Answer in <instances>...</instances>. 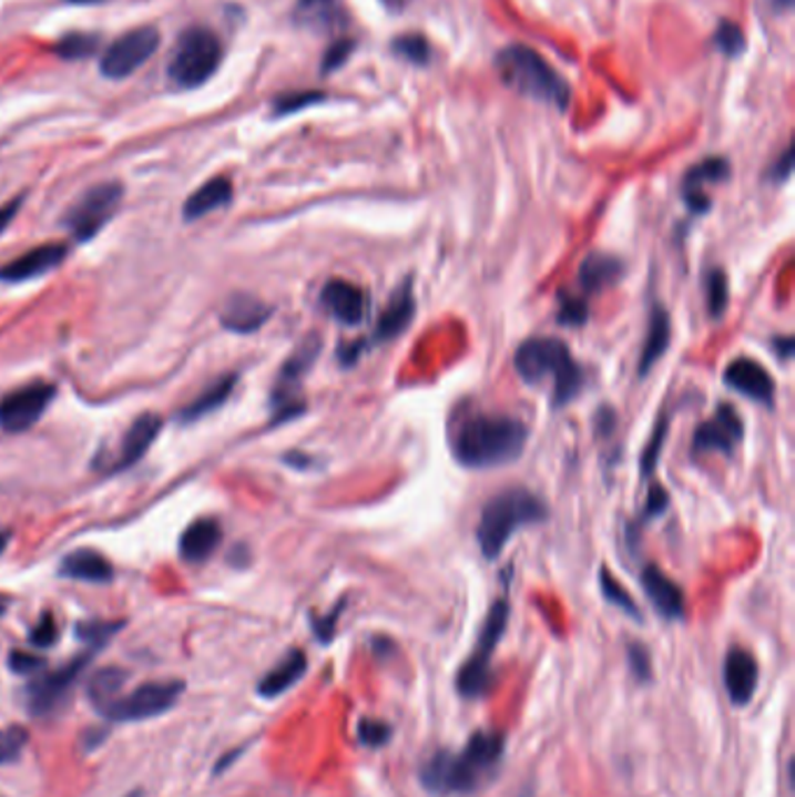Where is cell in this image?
Returning <instances> with one entry per match:
<instances>
[{
    "label": "cell",
    "instance_id": "cell-1",
    "mask_svg": "<svg viewBox=\"0 0 795 797\" xmlns=\"http://www.w3.org/2000/svg\"><path fill=\"white\" fill-rule=\"evenodd\" d=\"M504 756L502 733H476L462 750H437L422 769L420 784L431 795H467L492 779Z\"/></svg>",
    "mask_w": 795,
    "mask_h": 797
},
{
    "label": "cell",
    "instance_id": "cell-2",
    "mask_svg": "<svg viewBox=\"0 0 795 797\" xmlns=\"http://www.w3.org/2000/svg\"><path fill=\"white\" fill-rule=\"evenodd\" d=\"M530 439V427L511 416L479 413L452 431L450 448L467 469H497L516 462Z\"/></svg>",
    "mask_w": 795,
    "mask_h": 797
},
{
    "label": "cell",
    "instance_id": "cell-3",
    "mask_svg": "<svg viewBox=\"0 0 795 797\" xmlns=\"http://www.w3.org/2000/svg\"><path fill=\"white\" fill-rule=\"evenodd\" d=\"M513 369L522 382L541 385L551 378V406L564 408L572 403L585 385L583 369L577 364L572 350L560 338L534 336L513 355Z\"/></svg>",
    "mask_w": 795,
    "mask_h": 797
},
{
    "label": "cell",
    "instance_id": "cell-4",
    "mask_svg": "<svg viewBox=\"0 0 795 797\" xmlns=\"http://www.w3.org/2000/svg\"><path fill=\"white\" fill-rule=\"evenodd\" d=\"M549 518L551 509L539 494L520 486L507 488L483 507L479 525H476V541H479L486 560H497L520 528L539 525Z\"/></svg>",
    "mask_w": 795,
    "mask_h": 797
},
{
    "label": "cell",
    "instance_id": "cell-5",
    "mask_svg": "<svg viewBox=\"0 0 795 797\" xmlns=\"http://www.w3.org/2000/svg\"><path fill=\"white\" fill-rule=\"evenodd\" d=\"M495 68L502 82L520 96L556 105L558 110H564L570 103V84L547 59L526 44H509L495 57Z\"/></svg>",
    "mask_w": 795,
    "mask_h": 797
},
{
    "label": "cell",
    "instance_id": "cell-6",
    "mask_svg": "<svg viewBox=\"0 0 795 797\" xmlns=\"http://www.w3.org/2000/svg\"><path fill=\"white\" fill-rule=\"evenodd\" d=\"M222 63L220 38L203 27H192L175 40L169 59V78L180 89H196L206 84Z\"/></svg>",
    "mask_w": 795,
    "mask_h": 797
},
{
    "label": "cell",
    "instance_id": "cell-7",
    "mask_svg": "<svg viewBox=\"0 0 795 797\" xmlns=\"http://www.w3.org/2000/svg\"><path fill=\"white\" fill-rule=\"evenodd\" d=\"M323 352V336L308 334L297 346L276 376V385L271 390V422L283 425L297 420L306 413V403L302 399V382L313 369L315 359Z\"/></svg>",
    "mask_w": 795,
    "mask_h": 797
},
{
    "label": "cell",
    "instance_id": "cell-8",
    "mask_svg": "<svg viewBox=\"0 0 795 797\" xmlns=\"http://www.w3.org/2000/svg\"><path fill=\"white\" fill-rule=\"evenodd\" d=\"M509 613H511V606H509L507 600H497L490 606L488 616L483 621V627L479 632V640H476L473 653L469 655V660L458 672L456 686H458V693L462 697L476 699V697H483L490 691L492 655H495L499 642H502L504 632H507Z\"/></svg>",
    "mask_w": 795,
    "mask_h": 797
},
{
    "label": "cell",
    "instance_id": "cell-9",
    "mask_svg": "<svg viewBox=\"0 0 795 797\" xmlns=\"http://www.w3.org/2000/svg\"><path fill=\"white\" fill-rule=\"evenodd\" d=\"M124 198V187L120 182H103L86 190L71 208H68L63 224L78 243L92 241L103 226L118 215L120 203Z\"/></svg>",
    "mask_w": 795,
    "mask_h": 797
},
{
    "label": "cell",
    "instance_id": "cell-10",
    "mask_svg": "<svg viewBox=\"0 0 795 797\" xmlns=\"http://www.w3.org/2000/svg\"><path fill=\"white\" fill-rule=\"evenodd\" d=\"M183 693H185L183 681L143 683V686H139L133 693L118 697L101 714L108 721H115V723H126V721L135 723V721L156 718V716L171 712Z\"/></svg>",
    "mask_w": 795,
    "mask_h": 797
},
{
    "label": "cell",
    "instance_id": "cell-11",
    "mask_svg": "<svg viewBox=\"0 0 795 797\" xmlns=\"http://www.w3.org/2000/svg\"><path fill=\"white\" fill-rule=\"evenodd\" d=\"M57 397V387L44 380L21 385L0 399V429L8 435H21L31 429L48 411Z\"/></svg>",
    "mask_w": 795,
    "mask_h": 797
},
{
    "label": "cell",
    "instance_id": "cell-12",
    "mask_svg": "<svg viewBox=\"0 0 795 797\" xmlns=\"http://www.w3.org/2000/svg\"><path fill=\"white\" fill-rule=\"evenodd\" d=\"M156 50H159V31L154 27L126 31L103 52L101 75L108 80H124L139 71L141 65H145Z\"/></svg>",
    "mask_w": 795,
    "mask_h": 797
},
{
    "label": "cell",
    "instance_id": "cell-13",
    "mask_svg": "<svg viewBox=\"0 0 795 797\" xmlns=\"http://www.w3.org/2000/svg\"><path fill=\"white\" fill-rule=\"evenodd\" d=\"M92 655H94V648L89 653H84V655H80V657H73L71 663L63 665L61 670L35 678L31 686L27 688V699H29L31 714L44 716V714L54 712L59 704L65 699V695L73 691L75 681L80 678V674L89 665V660H92Z\"/></svg>",
    "mask_w": 795,
    "mask_h": 797
},
{
    "label": "cell",
    "instance_id": "cell-14",
    "mask_svg": "<svg viewBox=\"0 0 795 797\" xmlns=\"http://www.w3.org/2000/svg\"><path fill=\"white\" fill-rule=\"evenodd\" d=\"M744 437V422L731 403H721L712 420L697 425L693 435V454L723 452L733 454Z\"/></svg>",
    "mask_w": 795,
    "mask_h": 797
},
{
    "label": "cell",
    "instance_id": "cell-15",
    "mask_svg": "<svg viewBox=\"0 0 795 797\" xmlns=\"http://www.w3.org/2000/svg\"><path fill=\"white\" fill-rule=\"evenodd\" d=\"M323 308L344 327H359L369 317V292L355 283L332 278L320 292Z\"/></svg>",
    "mask_w": 795,
    "mask_h": 797
},
{
    "label": "cell",
    "instance_id": "cell-16",
    "mask_svg": "<svg viewBox=\"0 0 795 797\" xmlns=\"http://www.w3.org/2000/svg\"><path fill=\"white\" fill-rule=\"evenodd\" d=\"M416 317V294H414V280L406 278L390 296L388 306L380 313L378 323L374 327L371 338L367 344L380 346V344H393L408 327H411Z\"/></svg>",
    "mask_w": 795,
    "mask_h": 797
},
{
    "label": "cell",
    "instance_id": "cell-17",
    "mask_svg": "<svg viewBox=\"0 0 795 797\" xmlns=\"http://www.w3.org/2000/svg\"><path fill=\"white\" fill-rule=\"evenodd\" d=\"M723 382L731 387V390L744 395L763 406L775 403V380H772L769 371L752 357H737L733 359L723 371Z\"/></svg>",
    "mask_w": 795,
    "mask_h": 797
},
{
    "label": "cell",
    "instance_id": "cell-18",
    "mask_svg": "<svg viewBox=\"0 0 795 797\" xmlns=\"http://www.w3.org/2000/svg\"><path fill=\"white\" fill-rule=\"evenodd\" d=\"M68 257V247L63 243H44L38 245L33 249H29L27 255H21L17 259H12L10 264L0 266V283L8 285H17V283H27L40 276H48L54 268H59Z\"/></svg>",
    "mask_w": 795,
    "mask_h": 797
},
{
    "label": "cell",
    "instance_id": "cell-19",
    "mask_svg": "<svg viewBox=\"0 0 795 797\" xmlns=\"http://www.w3.org/2000/svg\"><path fill=\"white\" fill-rule=\"evenodd\" d=\"M731 177V164L723 156H710L689 168L684 175V201L693 215H704L712 206V198L704 194V187L721 185Z\"/></svg>",
    "mask_w": 795,
    "mask_h": 797
},
{
    "label": "cell",
    "instance_id": "cell-20",
    "mask_svg": "<svg viewBox=\"0 0 795 797\" xmlns=\"http://www.w3.org/2000/svg\"><path fill=\"white\" fill-rule=\"evenodd\" d=\"M271 315H274V306H268L253 294L238 292L224 302L220 323L234 334H255L268 323Z\"/></svg>",
    "mask_w": 795,
    "mask_h": 797
},
{
    "label": "cell",
    "instance_id": "cell-21",
    "mask_svg": "<svg viewBox=\"0 0 795 797\" xmlns=\"http://www.w3.org/2000/svg\"><path fill=\"white\" fill-rule=\"evenodd\" d=\"M640 581H642V587H644L646 597H649L651 606L655 609L658 616L665 621H681L686 616L684 592H681V587L667 574H663L655 564L644 566Z\"/></svg>",
    "mask_w": 795,
    "mask_h": 797
},
{
    "label": "cell",
    "instance_id": "cell-22",
    "mask_svg": "<svg viewBox=\"0 0 795 797\" xmlns=\"http://www.w3.org/2000/svg\"><path fill=\"white\" fill-rule=\"evenodd\" d=\"M723 681L735 707H744V704L752 702L758 688L756 657L744 648H731L723 663Z\"/></svg>",
    "mask_w": 795,
    "mask_h": 797
},
{
    "label": "cell",
    "instance_id": "cell-23",
    "mask_svg": "<svg viewBox=\"0 0 795 797\" xmlns=\"http://www.w3.org/2000/svg\"><path fill=\"white\" fill-rule=\"evenodd\" d=\"M164 422L154 413H143L139 420H135L122 437L120 450L115 454V460L108 467L112 473L115 471H124L133 464H139L143 460V454L147 452V448L156 441L159 431H162Z\"/></svg>",
    "mask_w": 795,
    "mask_h": 797
},
{
    "label": "cell",
    "instance_id": "cell-24",
    "mask_svg": "<svg viewBox=\"0 0 795 797\" xmlns=\"http://www.w3.org/2000/svg\"><path fill=\"white\" fill-rule=\"evenodd\" d=\"M625 276L623 259L607 253H588L579 266V285L583 294H600L616 287Z\"/></svg>",
    "mask_w": 795,
    "mask_h": 797
},
{
    "label": "cell",
    "instance_id": "cell-25",
    "mask_svg": "<svg viewBox=\"0 0 795 797\" xmlns=\"http://www.w3.org/2000/svg\"><path fill=\"white\" fill-rule=\"evenodd\" d=\"M222 543V525L217 518H198L185 528L183 537H180V555L185 562L201 564L217 551Z\"/></svg>",
    "mask_w": 795,
    "mask_h": 797
},
{
    "label": "cell",
    "instance_id": "cell-26",
    "mask_svg": "<svg viewBox=\"0 0 795 797\" xmlns=\"http://www.w3.org/2000/svg\"><path fill=\"white\" fill-rule=\"evenodd\" d=\"M670 340H672V317L663 304H653V308L649 313V329H646V338H644L642 355H640V367H638L640 378H646L651 374L658 359L667 352Z\"/></svg>",
    "mask_w": 795,
    "mask_h": 797
},
{
    "label": "cell",
    "instance_id": "cell-27",
    "mask_svg": "<svg viewBox=\"0 0 795 797\" xmlns=\"http://www.w3.org/2000/svg\"><path fill=\"white\" fill-rule=\"evenodd\" d=\"M234 198V185L230 177H213L208 182H203V185L185 201L183 206V217L187 222H196L201 217H206L224 206H230Z\"/></svg>",
    "mask_w": 795,
    "mask_h": 797
},
{
    "label": "cell",
    "instance_id": "cell-28",
    "mask_svg": "<svg viewBox=\"0 0 795 797\" xmlns=\"http://www.w3.org/2000/svg\"><path fill=\"white\" fill-rule=\"evenodd\" d=\"M59 574L65 579L86 581V583H110L115 579V569H112L110 560L92 549H80L68 553L61 560Z\"/></svg>",
    "mask_w": 795,
    "mask_h": 797
},
{
    "label": "cell",
    "instance_id": "cell-29",
    "mask_svg": "<svg viewBox=\"0 0 795 797\" xmlns=\"http://www.w3.org/2000/svg\"><path fill=\"white\" fill-rule=\"evenodd\" d=\"M306 670H308L306 653L299 648H292V651H287V655L281 660V663L259 681L257 693L266 699L281 697L292 686H297V683L304 678Z\"/></svg>",
    "mask_w": 795,
    "mask_h": 797
},
{
    "label": "cell",
    "instance_id": "cell-30",
    "mask_svg": "<svg viewBox=\"0 0 795 797\" xmlns=\"http://www.w3.org/2000/svg\"><path fill=\"white\" fill-rule=\"evenodd\" d=\"M236 382H238V374H224L220 376L217 380H213L206 390H203L192 403H187L183 411H180L177 420L180 422H196L201 418L211 416L213 411H217L220 406H224L226 401H230V397L234 395L236 390Z\"/></svg>",
    "mask_w": 795,
    "mask_h": 797
},
{
    "label": "cell",
    "instance_id": "cell-31",
    "mask_svg": "<svg viewBox=\"0 0 795 797\" xmlns=\"http://www.w3.org/2000/svg\"><path fill=\"white\" fill-rule=\"evenodd\" d=\"M126 678H129V674L120 667H105L92 676V681H89V699H92V704L99 712L108 709L112 702L122 697V688H124Z\"/></svg>",
    "mask_w": 795,
    "mask_h": 797
},
{
    "label": "cell",
    "instance_id": "cell-32",
    "mask_svg": "<svg viewBox=\"0 0 795 797\" xmlns=\"http://www.w3.org/2000/svg\"><path fill=\"white\" fill-rule=\"evenodd\" d=\"M704 294H707L710 317L712 320H721L731 302V285L723 268H712L704 273Z\"/></svg>",
    "mask_w": 795,
    "mask_h": 797
},
{
    "label": "cell",
    "instance_id": "cell-33",
    "mask_svg": "<svg viewBox=\"0 0 795 797\" xmlns=\"http://www.w3.org/2000/svg\"><path fill=\"white\" fill-rule=\"evenodd\" d=\"M600 587H602V595H604V600L609 604L619 606L625 613V616H630L634 621H642V611H640L638 602H634L630 592L623 590V585L616 579H613V574L609 572L607 566L600 569Z\"/></svg>",
    "mask_w": 795,
    "mask_h": 797
},
{
    "label": "cell",
    "instance_id": "cell-34",
    "mask_svg": "<svg viewBox=\"0 0 795 797\" xmlns=\"http://www.w3.org/2000/svg\"><path fill=\"white\" fill-rule=\"evenodd\" d=\"M590 317V308L585 296H577L570 292H560L558 294V315L556 320L562 327H583Z\"/></svg>",
    "mask_w": 795,
    "mask_h": 797
},
{
    "label": "cell",
    "instance_id": "cell-35",
    "mask_svg": "<svg viewBox=\"0 0 795 797\" xmlns=\"http://www.w3.org/2000/svg\"><path fill=\"white\" fill-rule=\"evenodd\" d=\"M99 50V38L92 33H71L65 35L57 44V57L75 61V59H89Z\"/></svg>",
    "mask_w": 795,
    "mask_h": 797
},
{
    "label": "cell",
    "instance_id": "cell-36",
    "mask_svg": "<svg viewBox=\"0 0 795 797\" xmlns=\"http://www.w3.org/2000/svg\"><path fill=\"white\" fill-rule=\"evenodd\" d=\"M393 52L406 61H411L416 65H427L429 63V57H431V50H429V42L420 35V33H406V35H399L395 42H393Z\"/></svg>",
    "mask_w": 795,
    "mask_h": 797
},
{
    "label": "cell",
    "instance_id": "cell-37",
    "mask_svg": "<svg viewBox=\"0 0 795 797\" xmlns=\"http://www.w3.org/2000/svg\"><path fill=\"white\" fill-rule=\"evenodd\" d=\"M667 427H670V418L663 413L661 420H658L655 429H653L651 441L644 448V454H642V476L644 478L653 476V471L658 467V460H661V450H663V443L667 439Z\"/></svg>",
    "mask_w": 795,
    "mask_h": 797
},
{
    "label": "cell",
    "instance_id": "cell-38",
    "mask_svg": "<svg viewBox=\"0 0 795 797\" xmlns=\"http://www.w3.org/2000/svg\"><path fill=\"white\" fill-rule=\"evenodd\" d=\"M714 42H716V48L731 59L742 57V52L746 48L744 33L737 24H733V21H721V24L716 27V33H714Z\"/></svg>",
    "mask_w": 795,
    "mask_h": 797
},
{
    "label": "cell",
    "instance_id": "cell-39",
    "mask_svg": "<svg viewBox=\"0 0 795 797\" xmlns=\"http://www.w3.org/2000/svg\"><path fill=\"white\" fill-rule=\"evenodd\" d=\"M122 623H101V621H86L75 627V634L82 642L92 644L94 648H101L112 634H118Z\"/></svg>",
    "mask_w": 795,
    "mask_h": 797
},
{
    "label": "cell",
    "instance_id": "cell-40",
    "mask_svg": "<svg viewBox=\"0 0 795 797\" xmlns=\"http://www.w3.org/2000/svg\"><path fill=\"white\" fill-rule=\"evenodd\" d=\"M667 504H670L667 490H663L661 486H651V492H649V499H646V507H644V511H642V515H640V520H638V525H632V530L628 532L630 539H632L634 534H638L640 528L646 525V522H651V520L658 518V515H663L665 509H667Z\"/></svg>",
    "mask_w": 795,
    "mask_h": 797
},
{
    "label": "cell",
    "instance_id": "cell-41",
    "mask_svg": "<svg viewBox=\"0 0 795 797\" xmlns=\"http://www.w3.org/2000/svg\"><path fill=\"white\" fill-rule=\"evenodd\" d=\"M390 737H393V727H390L388 723H383V721L367 718V721H361L359 727H357V739H359V744L371 746V748L385 746V744L390 742Z\"/></svg>",
    "mask_w": 795,
    "mask_h": 797
},
{
    "label": "cell",
    "instance_id": "cell-42",
    "mask_svg": "<svg viewBox=\"0 0 795 797\" xmlns=\"http://www.w3.org/2000/svg\"><path fill=\"white\" fill-rule=\"evenodd\" d=\"M27 746V733L21 727H8L0 730V765H8L19 758Z\"/></svg>",
    "mask_w": 795,
    "mask_h": 797
},
{
    "label": "cell",
    "instance_id": "cell-43",
    "mask_svg": "<svg viewBox=\"0 0 795 797\" xmlns=\"http://www.w3.org/2000/svg\"><path fill=\"white\" fill-rule=\"evenodd\" d=\"M323 101H325V94H315V91H299V94L281 96L274 103V112H276V115H289V112H299V110H304L308 105L323 103Z\"/></svg>",
    "mask_w": 795,
    "mask_h": 797
},
{
    "label": "cell",
    "instance_id": "cell-44",
    "mask_svg": "<svg viewBox=\"0 0 795 797\" xmlns=\"http://www.w3.org/2000/svg\"><path fill=\"white\" fill-rule=\"evenodd\" d=\"M628 667H630L632 676L638 681H642V683L651 681V655H649V648L638 644V642H632L628 646Z\"/></svg>",
    "mask_w": 795,
    "mask_h": 797
},
{
    "label": "cell",
    "instance_id": "cell-45",
    "mask_svg": "<svg viewBox=\"0 0 795 797\" xmlns=\"http://www.w3.org/2000/svg\"><path fill=\"white\" fill-rule=\"evenodd\" d=\"M59 636V630H57V623L52 619V613H44V616L38 621V625L31 630V644L38 646V648H50L54 646Z\"/></svg>",
    "mask_w": 795,
    "mask_h": 797
},
{
    "label": "cell",
    "instance_id": "cell-46",
    "mask_svg": "<svg viewBox=\"0 0 795 797\" xmlns=\"http://www.w3.org/2000/svg\"><path fill=\"white\" fill-rule=\"evenodd\" d=\"M353 50H355V42H353V40H348V38L336 40V42L332 44V48L327 50V54H325L323 73H334L336 68H340V65H344V63L350 59Z\"/></svg>",
    "mask_w": 795,
    "mask_h": 797
},
{
    "label": "cell",
    "instance_id": "cell-47",
    "mask_svg": "<svg viewBox=\"0 0 795 797\" xmlns=\"http://www.w3.org/2000/svg\"><path fill=\"white\" fill-rule=\"evenodd\" d=\"M44 667V660L40 655L27 651H12L10 653V670L17 674H33Z\"/></svg>",
    "mask_w": 795,
    "mask_h": 797
},
{
    "label": "cell",
    "instance_id": "cell-48",
    "mask_svg": "<svg viewBox=\"0 0 795 797\" xmlns=\"http://www.w3.org/2000/svg\"><path fill=\"white\" fill-rule=\"evenodd\" d=\"M340 611H344V604H338L332 613H329V616H325V619H315L313 616V632H315V636H317V640H320L323 644H329L332 640H334V630H336V621H338V613Z\"/></svg>",
    "mask_w": 795,
    "mask_h": 797
},
{
    "label": "cell",
    "instance_id": "cell-49",
    "mask_svg": "<svg viewBox=\"0 0 795 797\" xmlns=\"http://www.w3.org/2000/svg\"><path fill=\"white\" fill-rule=\"evenodd\" d=\"M791 171H793V150H791V145H788V147L784 150L779 162L772 164V168L767 171V180H769V182H786L788 175H791Z\"/></svg>",
    "mask_w": 795,
    "mask_h": 797
},
{
    "label": "cell",
    "instance_id": "cell-50",
    "mask_svg": "<svg viewBox=\"0 0 795 797\" xmlns=\"http://www.w3.org/2000/svg\"><path fill=\"white\" fill-rule=\"evenodd\" d=\"M613 429H616V413H613V408L602 406L600 411L595 413V431H598V437H611Z\"/></svg>",
    "mask_w": 795,
    "mask_h": 797
},
{
    "label": "cell",
    "instance_id": "cell-51",
    "mask_svg": "<svg viewBox=\"0 0 795 797\" xmlns=\"http://www.w3.org/2000/svg\"><path fill=\"white\" fill-rule=\"evenodd\" d=\"M21 203H24V196H14L12 201L6 203V206H0V236H3L8 232V226L14 222Z\"/></svg>",
    "mask_w": 795,
    "mask_h": 797
},
{
    "label": "cell",
    "instance_id": "cell-52",
    "mask_svg": "<svg viewBox=\"0 0 795 797\" xmlns=\"http://www.w3.org/2000/svg\"><path fill=\"white\" fill-rule=\"evenodd\" d=\"M772 350H775V355L786 361L793 357V350H795V344H793V336H777L772 338Z\"/></svg>",
    "mask_w": 795,
    "mask_h": 797
},
{
    "label": "cell",
    "instance_id": "cell-53",
    "mask_svg": "<svg viewBox=\"0 0 795 797\" xmlns=\"http://www.w3.org/2000/svg\"><path fill=\"white\" fill-rule=\"evenodd\" d=\"M285 462L289 464V467H297V469H308L313 462H310V458H302V452H287L285 454Z\"/></svg>",
    "mask_w": 795,
    "mask_h": 797
},
{
    "label": "cell",
    "instance_id": "cell-54",
    "mask_svg": "<svg viewBox=\"0 0 795 797\" xmlns=\"http://www.w3.org/2000/svg\"><path fill=\"white\" fill-rule=\"evenodd\" d=\"M380 3L388 8L390 12H401V10H406L408 6L414 3V0H380Z\"/></svg>",
    "mask_w": 795,
    "mask_h": 797
},
{
    "label": "cell",
    "instance_id": "cell-55",
    "mask_svg": "<svg viewBox=\"0 0 795 797\" xmlns=\"http://www.w3.org/2000/svg\"><path fill=\"white\" fill-rule=\"evenodd\" d=\"M63 3H71V6H101V3H105V0H63Z\"/></svg>",
    "mask_w": 795,
    "mask_h": 797
},
{
    "label": "cell",
    "instance_id": "cell-56",
    "mask_svg": "<svg viewBox=\"0 0 795 797\" xmlns=\"http://www.w3.org/2000/svg\"><path fill=\"white\" fill-rule=\"evenodd\" d=\"M8 543H10V532H6V530H0V553H6V549H8Z\"/></svg>",
    "mask_w": 795,
    "mask_h": 797
},
{
    "label": "cell",
    "instance_id": "cell-57",
    "mask_svg": "<svg viewBox=\"0 0 795 797\" xmlns=\"http://www.w3.org/2000/svg\"><path fill=\"white\" fill-rule=\"evenodd\" d=\"M777 3V10H788L793 6V0H775Z\"/></svg>",
    "mask_w": 795,
    "mask_h": 797
},
{
    "label": "cell",
    "instance_id": "cell-58",
    "mask_svg": "<svg viewBox=\"0 0 795 797\" xmlns=\"http://www.w3.org/2000/svg\"><path fill=\"white\" fill-rule=\"evenodd\" d=\"M6 609H8V604H6L3 600H0V616H3V613H6Z\"/></svg>",
    "mask_w": 795,
    "mask_h": 797
}]
</instances>
